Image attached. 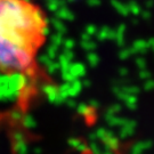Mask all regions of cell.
Masks as SVG:
<instances>
[{"label":"cell","instance_id":"8fae6325","mask_svg":"<svg viewBox=\"0 0 154 154\" xmlns=\"http://www.w3.org/2000/svg\"><path fill=\"white\" fill-rule=\"evenodd\" d=\"M131 56V53H130V49L129 48H122L120 51H119V58L125 61L127 58H129Z\"/></svg>","mask_w":154,"mask_h":154},{"label":"cell","instance_id":"83f0119b","mask_svg":"<svg viewBox=\"0 0 154 154\" xmlns=\"http://www.w3.org/2000/svg\"><path fill=\"white\" fill-rule=\"evenodd\" d=\"M69 1H70V2H73V1H75V0H69Z\"/></svg>","mask_w":154,"mask_h":154},{"label":"cell","instance_id":"603a6c76","mask_svg":"<svg viewBox=\"0 0 154 154\" xmlns=\"http://www.w3.org/2000/svg\"><path fill=\"white\" fill-rule=\"evenodd\" d=\"M140 78H149L151 77V74H149V72H147V71H140Z\"/></svg>","mask_w":154,"mask_h":154},{"label":"cell","instance_id":"277c9868","mask_svg":"<svg viewBox=\"0 0 154 154\" xmlns=\"http://www.w3.org/2000/svg\"><path fill=\"white\" fill-rule=\"evenodd\" d=\"M125 33H126V25L125 24H120L116 30V39H114L116 44L120 48H123L125 44H126V41H125Z\"/></svg>","mask_w":154,"mask_h":154},{"label":"cell","instance_id":"d4e9b609","mask_svg":"<svg viewBox=\"0 0 154 154\" xmlns=\"http://www.w3.org/2000/svg\"><path fill=\"white\" fill-rule=\"evenodd\" d=\"M4 118H5V116H4L2 113H0V123L4 121Z\"/></svg>","mask_w":154,"mask_h":154},{"label":"cell","instance_id":"ac0fdd59","mask_svg":"<svg viewBox=\"0 0 154 154\" xmlns=\"http://www.w3.org/2000/svg\"><path fill=\"white\" fill-rule=\"evenodd\" d=\"M100 4H102L100 0H87V5L90 7H98L100 6Z\"/></svg>","mask_w":154,"mask_h":154},{"label":"cell","instance_id":"5b68a950","mask_svg":"<svg viewBox=\"0 0 154 154\" xmlns=\"http://www.w3.org/2000/svg\"><path fill=\"white\" fill-rule=\"evenodd\" d=\"M111 5L122 16H127L129 14V9H128L127 4H123L119 0H111Z\"/></svg>","mask_w":154,"mask_h":154},{"label":"cell","instance_id":"44dd1931","mask_svg":"<svg viewBox=\"0 0 154 154\" xmlns=\"http://www.w3.org/2000/svg\"><path fill=\"white\" fill-rule=\"evenodd\" d=\"M147 46H149V49L154 51V38H149L147 40Z\"/></svg>","mask_w":154,"mask_h":154},{"label":"cell","instance_id":"5bb4252c","mask_svg":"<svg viewBox=\"0 0 154 154\" xmlns=\"http://www.w3.org/2000/svg\"><path fill=\"white\" fill-rule=\"evenodd\" d=\"M53 23L55 24V26L57 28V30H58L60 32H63V33H65V32H66L65 25H64V24H63L62 22H60V21H57V20H55V21H53Z\"/></svg>","mask_w":154,"mask_h":154},{"label":"cell","instance_id":"6da1fadb","mask_svg":"<svg viewBox=\"0 0 154 154\" xmlns=\"http://www.w3.org/2000/svg\"><path fill=\"white\" fill-rule=\"evenodd\" d=\"M48 20L30 0H0V72L32 77Z\"/></svg>","mask_w":154,"mask_h":154},{"label":"cell","instance_id":"9a60e30c","mask_svg":"<svg viewBox=\"0 0 154 154\" xmlns=\"http://www.w3.org/2000/svg\"><path fill=\"white\" fill-rule=\"evenodd\" d=\"M75 46V42L72 40V39H67L64 41V47L66 48V50H72Z\"/></svg>","mask_w":154,"mask_h":154},{"label":"cell","instance_id":"cb8c5ba5","mask_svg":"<svg viewBox=\"0 0 154 154\" xmlns=\"http://www.w3.org/2000/svg\"><path fill=\"white\" fill-rule=\"evenodd\" d=\"M127 73H128V70H127V69H125V67H121V69H120V74H121V75H126Z\"/></svg>","mask_w":154,"mask_h":154},{"label":"cell","instance_id":"d6986e66","mask_svg":"<svg viewBox=\"0 0 154 154\" xmlns=\"http://www.w3.org/2000/svg\"><path fill=\"white\" fill-rule=\"evenodd\" d=\"M63 55L65 56L69 61H72V60L74 58V54H73V51H72V50H65Z\"/></svg>","mask_w":154,"mask_h":154},{"label":"cell","instance_id":"7a4b0ae2","mask_svg":"<svg viewBox=\"0 0 154 154\" xmlns=\"http://www.w3.org/2000/svg\"><path fill=\"white\" fill-rule=\"evenodd\" d=\"M131 55H144L146 54V51L149 49V46H147V41L144 40V39H138L136 41H134L131 45V47H129Z\"/></svg>","mask_w":154,"mask_h":154},{"label":"cell","instance_id":"7c38bea8","mask_svg":"<svg viewBox=\"0 0 154 154\" xmlns=\"http://www.w3.org/2000/svg\"><path fill=\"white\" fill-rule=\"evenodd\" d=\"M97 32H98V29H97V26H96V25H94V24H89V25H87V26H86V33H87V34H89L90 37L96 35V34H97Z\"/></svg>","mask_w":154,"mask_h":154},{"label":"cell","instance_id":"484cf974","mask_svg":"<svg viewBox=\"0 0 154 154\" xmlns=\"http://www.w3.org/2000/svg\"><path fill=\"white\" fill-rule=\"evenodd\" d=\"M132 23H134V24H137L138 21H137V20H134V21H132Z\"/></svg>","mask_w":154,"mask_h":154},{"label":"cell","instance_id":"52a82bcc","mask_svg":"<svg viewBox=\"0 0 154 154\" xmlns=\"http://www.w3.org/2000/svg\"><path fill=\"white\" fill-rule=\"evenodd\" d=\"M128 9H129V13H131L132 15H135V16H137V15H140V13H142V8H140V6L138 5V2H136L135 0H130L128 4Z\"/></svg>","mask_w":154,"mask_h":154},{"label":"cell","instance_id":"ffe728a7","mask_svg":"<svg viewBox=\"0 0 154 154\" xmlns=\"http://www.w3.org/2000/svg\"><path fill=\"white\" fill-rule=\"evenodd\" d=\"M90 40H91V37L86 32L81 34V41H90Z\"/></svg>","mask_w":154,"mask_h":154},{"label":"cell","instance_id":"2e32d148","mask_svg":"<svg viewBox=\"0 0 154 154\" xmlns=\"http://www.w3.org/2000/svg\"><path fill=\"white\" fill-rule=\"evenodd\" d=\"M53 41L55 42L56 45H62L63 42H64V39H63V35L62 34H55L54 37H53Z\"/></svg>","mask_w":154,"mask_h":154},{"label":"cell","instance_id":"4fadbf2b","mask_svg":"<svg viewBox=\"0 0 154 154\" xmlns=\"http://www.w3.org/2000/svg\"><path fill=\"white\" fill-rule=\"evenodd\" d=\"M136 65H137L139 69L144 70V69L146 67V61H145V58L142 57V56L137 57V58H136Z\"/></svg>","mask_w":154,"mask_h":154},{"label":"cell","instance_id":"8992f818","mask_svg":"<svg viewBox=\"0 0 154 154\" xmlns=\"http://www.w3.org/2000/svg\"><path fill=\"white\" fill-rule=\"evenodd\" d=\"M70 72L73 77H83L86 74V67L82 63H74L71 64Z\"/></svg>","mask_w":154,"mask_h":154},{"label":"cell","instance_id":"4316f807","mask_svg":"<svg viewBox=\"0 0 154 154\" xmlns=\"http://www.w3.org/2000/svg\"><path fill=\"white\" fill-rule=\"evenodd\" d=\"M85 85H86V86H89V81H85Z\"/></svg>","mask_w":154,"mask_h":154},{"label":"cell","instance_id":"9c48e42d","mask_svg":"<svg viewBox=\"0 0 154 154\" xmlns=\"http://www.w3.org/2000/svg\"><path fill=\"white\" fill-rule=\"evenodd\" d=\"M80 45H81V47L83 49L86 51H88V53H93L94 50L97 48V44L93 40H90V41H81Z\"/></svg>","mask_w":154,"mask_h":154},{"label":"cell","instance_id":"3957f363","mask_svg":"<svg viewBox=\"0 0 154 154\" xmlns=\"http://www.w3.org/2000/svg\"><path fill=\"white\" fill-rule=\"evenodd\" d=\"M96 38L98 41L114 40L116 39V30L110 29L109 26H103L102 29H99V31L96 34Z\"/></svg>","mask_w":154,"mask_h":154},{"label":"cell","instance_id":"ba28073f","mask_svg":"<svg viewBox=\"0 0 154 154\" xmlns=\"http://www.w3.org/2000/svg\"><path fill=\"white\" fill-rule=\"evenodd\" d=\"M57 16L60 18H63V20H67V21H73L74 20V15L72 14V11L65 8V7H63L61 11H58Z\"/></svg>","mask_w":154,"mask_h":154},{"label":"cell","instance_id":"7402d4cb","mask_svg":"<svg viewBox=\"0 0 154 154\" xmlns=\"http://www.w3.org/2000/svg\"><path fill=\"white\" fill-rule=\"evenodd\" d=\"M145 6H146L147 9H151L152 7H154V0H147V1L145 2Z\"/></svg>","mask_w":154,"mask_h":154},{"label":"cell","instance_id":"e0dca14e","mask_svg":"<svg viewBox=\"0 0 154 154\" xmlns=\"http://www.w3.org/2000/svg\"><path fill=\"white\" fill-rule=\"evenodd\" d=\"M140 15H142L143 20H145V21H149V20H151V17H152V14H151V11H149V9H146V11H142Z\"/></svg>","mask_w":154,"mask_h":154},{"label":"cell","instance_id":"30bf717a","mask_svg":"<svg viewBox=\"0 0 154 154\" xmlns=\"http://www.w3.org/2000/svg\"><path fill=\"white\" fill-rule=\"evenodd\" d=\"M87 62L89 63V65L95 67V66L98 65L99 63V56L96 53H88L87 54Z\"/></svg>","mask_w":154,"mask_h":154}]
</instances>
